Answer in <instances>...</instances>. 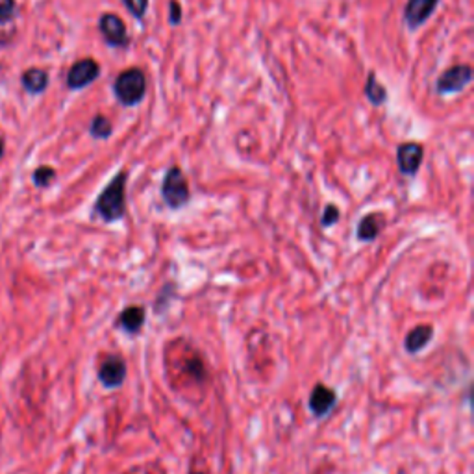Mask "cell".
Listing matches in <instances>:
<instances>
[{"mask_svg":"<svg viewBox=\"0 0 474 474\" xmlns=\"http://www.w3.org/2000/svg\"><path fill=\"white\" fill-rule=\"evenodd\" d=\"M339 217H341V213H339L337 206H335V204H328L326 208H324V211H322L321 225L324 226V228H330V226L337 225Z\"/></svg>","mask_w":474,"mask_h":474,"instance_id":"d6986e66","label":"cell"},{"mask_svg":"<svg viewBox=\"0 0 474 474\" xmlns=\"http://www.w3.org/2000/svg\"><path fill=\"white\" fill-rule=\"evenodd\" d=\"M473 80V69L467 63H459L454 67L446 69L445 73L441 74L435 84V89L439 95H450V93H457L463 87H467Z\"/></svg>","mask_w":474,"mask_h":474,"instance_id":"277c9868","label":"cell"},{"mask_svg":"<svg viewBox=\"0 0 474 474\" xmlns=\"http://www.w3.org/2000/svg\"><path fill=\"white\" fill-rule=\"evenodd\" d=\"M15 12H17L15 0H0V24L10 23L15 17Z\"/></svg>","mask_w":474,"mask_h":474,"instance_id":"ac0fdd59","label":"cell"},{"mask_svg":"<svg viewBox=\"0 0 474 474\" xmlns=\"http://www.w3.org/2000/svg\"><path fill=\"white\" fill-rule=\"evenodd\" d=\"M23 85L24 89L32 93V95H37V93H43L49 85V76L43 69H28L23 73Z\"/></svg>","mask_w":474,"mask_h":474,"instance_id":"5bb4252c","label":"cell"},{"mask_svg":"<svg viewBox=\"0 0 474 474\" xmlns=\"http://www.w3.org/2000/svg\"><path fill=\"white\" fill-rule=\"evenodd\" d=\"M126 10L134 15L136 19H143V15L147 13L148 0H123Z\"/></svg>","mask_w":474,"mask_h":474,"instance_id":"ffe728a7","label":"cell"},{"mask_svg":"<svg viewBox=\"0 0 474 474\" xmlns=\"http://www.w3.org/2000/svg\"><path fill=\"white\" fill-rule=\"evenodd\" d=\"M439 0H407L406 10H404V19L407 26L412 30L419 28L430 19V15L435 12Z\"/></svg>","mask_w":474,"mask_h":474,"instance_id":"30bf717a","label":"cell"},{"mask_svg":"<svg viewBox=\"0 0 474 474\" xmlns=\"http://www.w3.org/2000/svg\"><path fill=\"white\" fill-rule=\"evenodd\" d=\"M432 337H434V328L430 326V324H421V326H415L412 332L407 333L406 341H404L406 352H410V354L421 352V350H423L430 341H432Z\"/></svg>","mask_w":474,"mask_h":474,"instance_id":"4fadbf2b","label":"cell"},{"mask_svg":"<svg viewBox=\"0 0 474 474\" xmlns=\"http://www.w3.org/2000/svg\"><path fill=\"white\" fill-rule=\"evenodd\" d=\"M2 154H4V143L0 139V158H2Z\"/></svg>","mask_w":474,"mask_h":474,"instance_id":"7402d4cb","label":"cell"},{"mask_svg":"<svg viewBox=\"0 0 474 474\" xmlns=\"http://www.w3.org/2000/svg\"><path fill=\"white\" fill-rule=\"evenodd\" d=\"M126 373V362L117 354H109L102 360L100 367H98V380L106 389H117L125 384Z\"/></svg>","mask_w":474,"mask_h":474,"instance_id":"5b68a950","label":"cell"},{"mask_svg":"<svg viewBox=\"0 0 474 474\" xmlns=\"http://www.w3.org/2000/svg\"><path fill=\"white\" fill-rule=\"evenodd\" d=\"M100 67L93 58H84L69 69L67 74V85L71 89H82L85 85H89L91 82H95L98 78Z\"/></svg>","mask_w":474,"mask_h":474,"instance_id":"52a82bcc","label":"cell"},{"mask_svg":"<svg viewBox=\"0 0 474 474\" xmlns=\"http://www.w3.org/2000/svg\"><path fill=\"white\" fill-rule=\"evenodd\" d=\"M385 226V217L382 213H367L365 217H362V220L358 222V239L362 243H369V241H374L376 237L380 236V231L384 230Z\"/></svg>","mask_w":474,"mask_h":474,"instance_id":"7c38bea8","label":"cell"},{"mask_svg":"<svg viewBox=\"0 0 474 474\" xmlns=\"http://www.w3.org/2000/svg\"><path fill=\"white\" fill-rule=\"evenodd\" d=\"M161 197L170 209H180L189 202V198H191L189 184L180 167L175 165L165 173L164 182H161Z\"/></svg>","mask_w":474,"mask_h":474,"instance_id":"3957f363","label":"cell"},{"mask_svg":"<svg viewBox=\"0 0 474 474\" xmlns=\"http://www.w3.org/2000/svg\"><path fill=\"white\" fill-rule=\"evenodd\" d=\"M424 150L419 143H402L396 148V165L404 176H415L423 164Z\"/></svg>","mask_w":474,"mask_h":474,"instance_id":"ba28073f","label":"cell"},{"mask_svg":"<svg viewBox=\"0 0 474 474\" xmlns=\"http://www.w3.org/2000/svg\"><path fill=\"white\" fill-rule=\"evenodd\" d=\"M169 23L178 24L182 21V6L178 4V0H170L169 2Z\"/></svg>","mask_w":474,"mask_h":474,"instance_id":"44dd1931","label":"cell"},{"mask_svg":"<svg viewBox=\"0 0 474 474\" xmlns=\"http://www.w3.org/2000/svg\"><path fill=\"white\" fill-rule=\"evenodd\" d=\"M145 321H147L145 308H141V306H128L117 317V326L121 330H125L126 333H130V335H136L145 326Z\"/></svg>","mask_w":474,"mask_h":474,"instance_id":"8fae6325","label":"cell"},{"mask_svg":"<svg viewBox=\"0 0 474 474\" xmlns=\"http://www.w3.org/2000/svg\"><path fill=\"white\" fill-rule=\"evenodd\" d=\"M365 96H367L369 100L373 102L374 106H380V104H384V102L387 100V91H385L384 85L380 84L374 73H371L367 76V84H365Z\"/></svg>","mask_w":474,"mask_h":474,"instance_id":"9a60e30c","label":"cell"},{"mask_svg":"<svg viewBox=\"0 0 474 474\" xmlns=\"http://www.w3.org/2000/svg\"><path fill=\"white\" fill-rule=\"evenodd\" d=\"M126 175L121 170L113 176L112 182L107 184L95 202V213L104 222H115L121 220L126 213Z\"/></svg>","mask_w":474,"mask_h":474,"instance_id":"6da1fadb","label":"cell"},{"mask_svg":"<svg viewBox=\"0 0 474 474\" xmlns=\"http://www.w3.org/2000/svg\"><path fill=\"white\" fill-rule=\"evenodd\" d=\"M89 132L95 139H107V137L112 136L113 125L109 123V119L104 117V115H96V117L91 121Z\"/></svg>","mask_w":474,"mask_h":474,"instance_id":"2e32d148","label":"cell"},{"mask_svg":"<svg viewBox=\"0 0 474 474\" xmlns=\"http://www.w3.org/2000/svg\"><path fill=\"white\" fill-rule=\"evenodd\" d=\"M335 404H337V393L332 387H328L324 384H317L311 389L308 406H310V412L317 419H324L326 415H330V412L335 407Z\"/></svg>","mask_w":474,"mask_h":474,"instance_id":"9c48e42d","label":"cell"},{"mask_svg":"<svg viewBox=\"0 0 474 474\" xmlns=\"http://www.w3.org/2000/svg\"><path fill=\"white\" fill-rule=\"evenodd\" d=\"M102 37L106 40L107 45L112 46H126L130 43V35L126 32V24L123 19L115 13H104L98 21Z\"/></svg>","mask_w":474,"mask_h":474,"instance_id":"8992f818","label":"cell"},{"mask_svg":"<svg viewBox=\"0 0 474 474\" xmlns=\"http://www.w3.org/2000/svg\"><path fill=\"white\" fill-rule=\"evenodd\" d=\"M193 474H204V473H193Z\"/></svg>","mask_w":474,"mask_h":474,"instance_id":"603a6c76","label":"cell"},{"mask_svg":"<svg viewBox=\"0 0 474 474\" xmlns=\"http://www.w3.org/2000/svg\"><path fill=\"white\" fill-rule=\"evenodd\" d=\"M54 178H56V170L52 167H46V165L35 169L34 173V184L37 187H49L54 182Z\"/></svg>","mask_w":474,"mask_h":474,"instance_id":"e0dca14e","label":"cell"},{"mask_svg":"<svg viewBox=\"0 0 474 474\" xmlns=\"http://www.w3.org/2000/svg\"><path fill=\"white\" fill-rule=\"evenodd\" d=\"M113 93L123 106H136L147 93V76L141 69H126L113 82Z\"/></svg>","mask_w":474,"mask_h":474,"instance_id":"7a4b0ae2","label":"cell"}]
</instances>
